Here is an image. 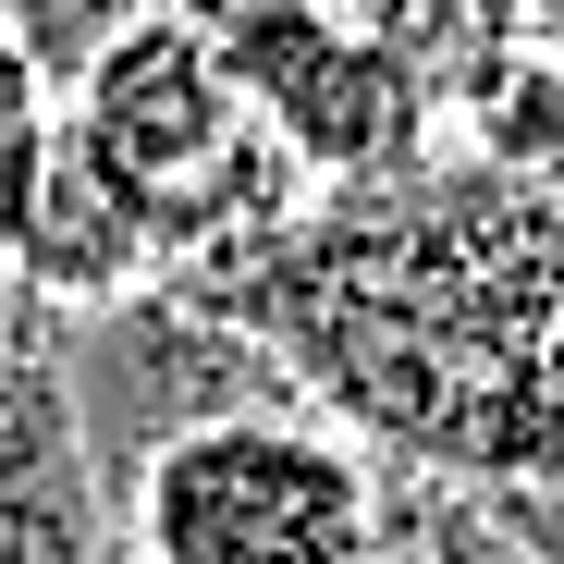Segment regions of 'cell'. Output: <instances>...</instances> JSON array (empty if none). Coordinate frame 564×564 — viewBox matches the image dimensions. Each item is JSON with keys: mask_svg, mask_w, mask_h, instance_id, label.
<instances>
[{"mask_svg": "<svg viewBox=\"0 0 564 564\" xmlns=\"http://www.w3.org/2000/svg\"><path fill=\"white\" fill-rule=\"evenodd\" d=\"M172 13H184V0H0V37H13V50L37 62V86L62 99L99 50L148 37V25H172Z\"/></svg>", "mask_w": 564, "mask_h": 564, "instance_id": "obj_6", "label": "cell"}, {"mask_svg": "<svg viewBox=\"0 0 564 564\" xmlns=\"http://www.w3.org/2000/svg\"><path fill=\"white\" fill-rule=\"evenodd\" d=\"M62 393H74V430L99 454V491H123L135 466L209 417H246V405H295L307 381L282 368V344L234 307H197L184 282H148L123 307H86L62 332Z\"/></svg>", "mask_w": 564, "mask_h": 564, "instance_id": "obj_3", "label": "cell"}, {"mask_svg": "<svg viewBox=\"0 0 564 564\" xmlns=\"http://www.w3.org/2000/svg\"><path fill=\"white\" fill-rule=\"evenodd\" d=\"M50 86H37V62L0 37V270H13V209H25V172H37V148H50Z\"/></svg>", "mask_w": 564, "mask_h": 564, "instance_id": "obj_8", "label": "cell"}, {"mask_svg": "<svg viewBox=\"0 0 564 564\" xmlns=\"http://www.w3.org/2000/svg\"><path fill=\"white\" fill-rule=\"evenodd\" d=\"M62 135H74L86 172L111 184V209L148 234L160 282H172V258H209L221 234L282 221V197L307 184L184 13L86 62V74L62 86Z\"/></svg>", "mask_w": 564, "mask_h": 564, "instance_id": "obj_2", "label": "cell"}, {"mask_svg": "<svg viewBox=\"0 0 564 564\" xmlns=\"http://www.w3.org/2000/svg\"><path fill=\"white\" fill-rule=\"evenodd\" d=\"M0 564H111V491L74 430L62 356L0 368Z\"/></svg>", "mask_w": 564, "mask_h": 564, "instance_id": "obj_4", "label": "cell"}, {"mask_svg": "<svg viewBox=\"0 0 564 564\" xmlns=\"http://www.w3.org/2000/svg\"><path fill=\"white\" fill-rule=\"evenodd\" d=\"M344 13H356L368 50L405 74V99H417L430 123H466V111L528 62L516 0H344Z\"/></svg>", "mask_w": 564, "mask_h": 564, "instance_id": "obj_5", "label": "cell"}, {"mask_svg": "<svg viewBox=\"0 0 564 564\" xmlns=\"http://www.w3.org/2000/svg\"><path fill=\"white\" fill-rule=\"evenodd\" d=\"M516 516H528V540H540V564H564V491H516Z\"/></svg>", "mask_w": 564, "mask_h": 564, "instance_id": "obj_9", "label": "cell"}, {"mask_svg": "<svg viewBox=\"0 0 564 564\" xmlns=\"http://www.w3.org/2000/svg\"><path fill=\"white\" fill-rule=\"evenodd\" d=\"M466 148H479L491 172H564V62L528 50L479 111H466Z\"/></svg>", "mask_w": 564, "mask_h": 564, "instance_id": "obj_7", "label": "cell"}, {"mask_svg": "<svg viewBox=\"0 0 564 564\" xmlns=\"http://www.w3.org/2000/svg\"><path fill=\"white\" fill-rule=\"evenodd\" d=\"M516 25H528V50H552V62H564V0H516Z\"/></svg>", "mask_w": 564, "mask_h": 564, "instance_id": "obj_10", "label": "cell"}, {"mask_svg": "<svg viewBox=\"0 0 564 564\" xmlns=\"http://www.w3.org/2000/svg\"><path fill=\"white\" fill-rule=\"evenodd\" d=\"M381 454L307 393L184 430L111 491V564H381Z\"/></svg>", "mask_w": 564, "mask_h": 564, "instance_id": "obj_1", "label": "cell"}]
</instances>
